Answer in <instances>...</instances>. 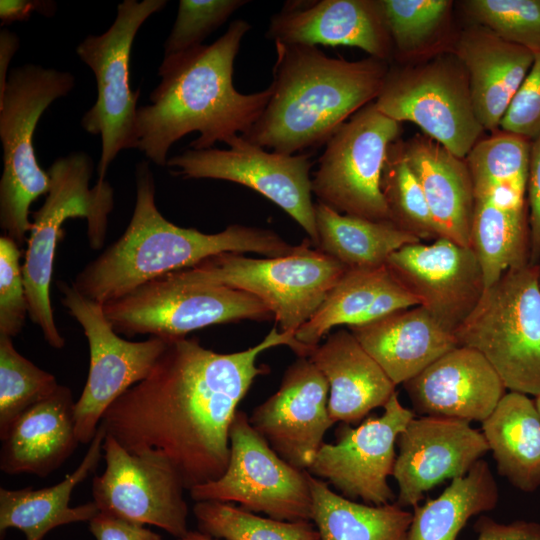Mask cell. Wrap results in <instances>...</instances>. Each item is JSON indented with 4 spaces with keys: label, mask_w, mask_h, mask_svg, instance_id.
Masks as SVG:
<instances>
[{
    "label": "cell",
    "mask_w": 540,
    "mask_h": 540,
    "mask_svg": "<svg viewBox=\"0 0 540 540\" xmlns=\"http://www.w3.org/2000/svg\"><path fill=\"white\" fill-rule=\"evenodd\" d=\"M89 530L96 540H162L145 525L135 524L99 512L90 522Z\"/></svg>",
    "instance_id": "45"
},
{
    "label": "cell",
    "mask_w": 540,
    "mask_h": 540,
    "mask_svg": "<svg viewBox=\"0 0 540 540\" xmlns=\"http://www.w3.org/2000/svg\"><path fill=\"white\" fill-rule=\"evenodd\" d=\"M178 540H219L217 538H214L212 536H209L205 533L197 531H188L183 537L179 538Z\"/></svg>",
    "instance_id": "49"
},
{
    "label": "cell",
    "mask_w": 540,
    "mask_h": 540,
    "mask_svg": "<svg viewBox=\"0 0 540 540\" xmlns=\"http://www.w3.org/2000/svg\"><path fill=\"white\" fill-rule=\"evenodd\" d=\"M530 149L531 140L502 130L480 138L465 157L474 196L492 197L516 207L527 206Z\"/></svg>",
    "instance_id": "35"
},
{
    "label": "cell",
    "mask_w": 540,
    "mask_h": 540,
    "mask_svg": "<svg viewBox=\"0 0 540 540\" xmlns=\"http://www.w3.org/2000/svg\"><path fill=\"white\" fill-rule=\"evenodd\" d=\"M530 229V264H540V134L531 140L526 187Z\"/></svg>",
    "instance_id": "44"
},
{
    "label": "cell",
    "mask_w": 540,
    "mask_h": 540,
    "mask_svg": "<svg viewBox=\"0 0 540 540\" xmlns=\"http://www.w3.org/2000/svg\"><path fill=\"white\" fill-rule=\"evenodd\" d=\"M400 146L423 189L440 238L470 247L475 196L465 159L426 135L400 141Z\"/></svg>",
    "instance_id": "27"
},
{
    "label": "cell",
    "mask_w": 540,
    "mask_h": 540,
    "mask_svg": "<svg viewBox=\"0 0 540 540\" xmlns=\"http://www.w3.org/2000/svg\"><path fill=\"white\" fill-rule=\"evenodd\" d=\"M383 408L380 416H370L355 428L342 423L336 443H323L307 472L348 499L370 505L395 502L388 477L393 473L396 443L416 415L400 402L397 392Z\"/></svg>",
    "instance_id": "17"
},
{
    "label": "cell",
    "mask_w": 540,
    "mask_h": 540,
    "mask_svg": "<svg viewBox=\"0 0 540 540\" xmlns=\"http://www.w3.org/2000/svg\"><path fill=\"white\" fill-rule=\"evenodd\" d=\"M136 202L124 233L75 277L83 296L106 304L163 275L191 268L224 252H254L266 257L290 254L291 245L276 232L234 224L215 234L184 228L167 220L155 201L148 163L136 165Z\"/></svg>",
    "instance_id": "3"
},
{
    "label": "cell",
    "mask_w": 540,
    "mask_h": 540,
    "mask_svg": "<svg viewBox=\"0 0 540 540\" xmlns=\"http://www.w3.org/2000/svg\"><path fill=\"white\" fill-rule=\"evenodd\" d=\"M166 4V0H124L108 30L87 36L76 48L96 79L97 98L84 113L81 126L101 139L99 182L106 180L107 170L120 151L138 148L137 101L141 92L130 88V54L140 27Z\"/></svg>",
    "instance_id": "10"
},
{
    "label": "cell",
    "mask_w": 540,
    "mask_h": 540,
    "mask_svg": "<svg viewBox=\"0 0 540 540\" xmlns=\"http://www.w3.org/2000/svg\"><path fill=\"white\" fill-rule=\"evenodd\" d=\"M230 458L217 480L189 490L195 501L238 503L282 521H311L309 473L282 459L238 410L229 430Z\"/></svg>",
    "instance_id": "13"
},
{
    "label": "cell",
    "mask_w": 540,
    "mask_h": 540,
    "mask_svg": "<svg viewBox=\"0 0 540 540\" xmlns=\"http://www.w3.org/2000/svg\"><path fill=\"white\" fill-rule=\"evenodd\" d=\"M61 302L88 340L90 363L86 383L75 403L80 443H90L107 409L129 388L145 379L169 341L149 337L128 341L119 336L99 304L60 281Z\"/></svg>",
    "instance_id": "14"
},
{
    "label": "cell",
    "mask_w": 540,
    "mask_h": 540,
    "mask_svg": "<svg viewBox=\"0 0 540 540\" xmlns=\"http://www.w3.org/2000/svg\"><path fill=\"white\" fill-rule=\"evenodd\" d=\"M75 403L70 388L60 384L52 395L19 415L1 439L0 470L43 478L60 468L80 443Z\"/></svg>",
    "instance_id": "24"
},
{
    "label": "cell",
    "mask_w": 540,
    "mask_h": 540,
    "mask_svg": "<svg viewBox=\"0 0 540 540\" xmlns=\"http://www.w3.org/2000/svg\"><path fill=\"white\" fill-rule=\"evenodd\" d=\"M102 448L106 466L93 477L91 488L99 512L183 537L189 531L185 487L171 463L132 454L107 434Z\"/></svg>",
    "instance_id": "16"
},
{
    "label": "cell",
    "mask_w": 540,
    "mask_h": 540,
    "mask_svg": "<svg viewBox=\"0 0 540 540\" xmlns=\"http://www.w3.org/2000/svg\"><path fill=\"white\" fill-rule=\"evenodd\" d=\"M59 385L53 374L20 354L12 338L0 335V439L19 415Z\"/></svg>",
    "instance_id": "38"
},
{
    "label": "cell",
    "mask_w": 540,
    "mask_h": 540,
    "mask_svg": "<svg viewBox=\"0 0 540 540\" xmlns=\"http://www.w3.org/2000/svg\"><path fill=\"white\" fill-rule=\"evenodd\" d=\"M308 358L329 384L328 412L334 423H357L384 407L397 392L380 365L348 329L330 334Z\"/></svg>",
    "instance_id": "26"
},
{
    "label": "cell",
    "mask_w": 540,
    "mask_h": 540,
    "mask_svg": "<svg viewBox=\"0 0 540 540\" xmlns=\"http://www.w3.org/2000/svg\"><path fill=\"white\" fill-rule=\"evenodd\" d=\"M75 77L66 71L26 64L12 69L0 95V227L20 247L31 229L30 206L50 187L34 152L33 135L43 112L69 94Z\"/></svg>",
    "instance_id": "6"
},
{
    "label": "cell",
    "mask_w": 540,
    "mask_h": 540,
    "mask_svg": "<svg viewBox=\"0 0 540 540\" xmlns=\"http://www.w3.org/2000/svg\"><path fill=\"white\" fill-rule=\"evenodd\" d=\"M274 45L271 97L241 136L282 154L326 144L342 124L376 100L389 70L387 61L371 56L349 61L313 46Z\"/></svg>",
    "instance_id": "4"
},
{
    "label": "cell",
    "mask_w": 540,
    "mask_h": 540,
    "mask_svg": "<svg viewBox=\"0 0 540 540\" xmlns=\"http://www.w3.org/2000/svg\"><path fill=\"white\" fill-rule=\"evenodd\" d=\"M20 246L10 237L0 238V335L17 336L28 314Z\"/></svg>",
    "instance_id": "42"
},
{
    "label": "cell",
    "mask_w": 540,
    "mask_h": 540,
    "mask_svg": "<svg viewBox=\"0 0 540 540\" xmlns=\"http://www.w3.org/2000/svg\"><path fill=\"white\" fill-rule=\"evenodd\" d=\"M287 345L307 349L273 327L253 347L218 353L196 338L170 341L148 376L107 409L100 425L135 455L168 460L190 490L220 478L230 458L229 430L254 379L266 374L258 356Z\"/></svg>",
    "instance_id": "1"
},
{
    "label": "cell",
    "mask_w": 540,
    "mask_h": 540,
    "mask_svg": "<svg viewBox=\"0 0 540 540\" xmlns=\"http://www.w3.org/2000/svg\"><path fill=\"white\" fill-rule=\"evenodd\" d=\"M304 241L290 254L250 258L224 252L176 271L191 282L213 283L254 295L272 312L281 331L295 335L347 270Z\"/></svg>",
    "instance_id": "8"
},
{
    "label": "cell",
    "mask_w": 540,
    "mask_h": 540,
    "mask_svg": "<svg viewBox=\"0 0 540 540\" xmlns=\"http://www.w3.org/2000/svg\"><path fill=\"white\" fill-rule=\"evenodd\" d=\"M374 104L399 123H414L459 158L465 159L484 132L467 71L453 52L415 66L389 67Z\"/></svg>",
    "instance_id": "11"
},
{
    "label": "cell",
    "mask_w": 540,
    "mask_h": 540,
    "mask_svg": "<svg viewBox=\"0 0 540 540\" xmlns=\"http://www.w3.org/2000/svg\"><path fill=\"white\" fill-rule=\"evenodd\" d=\"M414 413L483 422L506 387L478 351L457 346L403 384Z\"/></svg>",
    "instance_id": "22"
},
{
    "label": "cell",
    "mask_w": 540,
    "mask_h": 540,
    "mask_svg": "<svg viewBox=\"0 0 540 540\" xmlns=\"http://www.w3.org/2000/svg\"><path fill=\"white\" fill-rule=\"evenodd\" d=\"M228 149H187L168 159L174 175L218 179L251 188L284 210L317 242L315 204L312 201L311 154H282L237 135Z\"/></svg>",
    "instance_id": "15"
},
{
    "label": "cell",
    "mask_w": 540,
    "mask_h": 540,
    "mask_svg": "<svg viewBox=\"0 0 540 540\" xmlns=\"http://www.w3.org/2000/svg\"><path fill=\"white\" fill-rule=\"evenodd\" d=\"M499 492L489 464L480 459L451 480L436 498L413 507L405 540H457L467 521L497 506Z\"/></svg>",
    "instance_id": "33"
},
{
    "label": "cell",
    "mask_w": 540,
    "mask_h": 540,
    "mask_svg": "<svg viewBox=\"0 0 540 540\" xmlns=\"http://www.w3.org/2000/svg\"><path fill=\"white\" fill-rule=\"evenodd\" d=\"M417 305L418 301L398 282L386 264L376 268L347 269L294 337L311 353L336 326L369 323Z\"/></svg>",
    "instance_id": "28"
},
{
    "label": "cell",
    "mask_w": 540,
    "mask_h": 540,
    "mask_svg": "<svg viewBox=\"0 0 540 540\" xmlns=\"http://www.w3.org/2000/svg\"><path fill=\"white\" fill-rule=\"evenodd\" d=\"M19 38L7 29L0 32V95L4 92L8 80L9 64L19 47Z\"/></svg>",
    "instance_id": "48"
},
{
    "label": "cell",
    "mask_w": 540,
    "mask_h": 540,
    "mask_svg": "<svg viewBox=\"0 0 540 540\" xmlns=\"http://www.w3.org/2000/svg\"><path fill=\"white\" fill-rule=\"evenodd\" d=\"M103 309L118 334H147L169 342L216 324L273 317L254 295L224 285L187 281L176 272L142 284L104 304Z\"/></svg>",
    "instance_id": "9"
},
{
    "label": "cell",
    "mask_w": 540,
    "mask_h": 540,
    "mask_svg": "<svg viewBox=\"0 0 540 540\" xmlns=\"http://www.w3.org/2000/svg\"><path fill=\"white\" fill-rule=\"evenodd\" d=\"M461 6L472 24L508 42L540 49V0H466Z\"/></svg>",
    "instance_id": "40"
},
{
    "label": "cell",
    "mask_w": 540,
    "mask_h": 540,
    "mask_svg": "<svg viewBox=\"0 0 540 540\" xmlns=\"http://www.w3.org/2000/svg\"><path fill=\"white\" fill-rule=\"evenodd\" d=\"M401 123L369 103L350 117L325 144L312 178V193L335 211L373 221H390L381 191L389 147Z\"/></svg>",
    "instance_id": "12"
},
{
    "label": "cell",
    "mask_w": 540,
    "mask_h": 540,
    "mask_svg": "<svg viewBox=\"0 0 540 540\" xmlns=\"http://www.w3.org/2000/svg\"><path fill=\"white\" fill-rule=\"evenodd\" d=\"M534 401H535L536 407H537V409H538V412H539V414H540V395L537 396V397H535V400H534Z\"/></svg>",
    "instance_id": "50"
},
{
    "label": "cell",
    "mask_w": 540,
    "mask_h": 540,
    "mask_svg": "<svg viewBox=\"0 0 540 540\" xmlns=\"http://www.w3.org/2000/svg\"><path fill=\"white\" fill-rule=\"evenodd\" d=\"M55 7L56 5L52 1L1 0V23L8 24L15 21L27 20L33 12H39L46 16H52L55 11Z\"/></svg>",
    "instance_id": "47"
},
{
    "label": "cell",
    "mask_w": 540,
    "mask_h": 540,
    "mask_svg": "<svg viewBox=\"0 0 540 540\" xmlns=\"http://www.w3.org/2000/svg\"><path fill=\"white\" fill-rule=\"evenodd\" d=\"M249 2L180 0L175 22L164 43L163 60H170L203 45L204 39Z\"/></svg>",
    "instance_id": "41"
},
{
    "label": "cell",
    "mask_w": 540,
    "mask_h": 540,
    "mask_svg": "<svg viewBox=\"0 0 540 540\" xmlns=\"http://www.w3.org/2000/svg\"><path fill=\"white\" fill-rule=\"evenodd\" d=\"M452 3L448 0H378L393 50L401 56L422 51L446 22Z\"/></svg>",
    "instance_id": "39"
},
{
    "label": "cell",
    "mask_w": 540,
    "mask_h": 540,
    "mask_svg": "<svg viewBox=\"0 0 540 540\" xmlns=\"http://www.w3.org/2000/svg\"><path fill=\"white\" fill-rule=\"evenodd\" d=\"M476 540H540V524L517 520L509 524L481 515L474 524Z\"/></svg>",
    "instance_id": "46"
},
{
    "label": "cell",
    "mask_w": 540,
    "mask_h": 540,
    "mask_svg": "<svg viewBox=\"0 0 540 540\" xmlns=\"http://www.w3.org/2000/svg\"><path fill=\"white\" fill-rule=\"evenodd\" d=\"M265 36L287 45L357 47L387 62L394 52L378 0L287 1Z\"/></svg>",
    "instance_id": "21"
},
{
    "label": "cell",
    "mask_w": 540,
    "mask_h": 540,
    "mask_svg": "<svg viewBox=\"0 0 540 540\" xmlns=\"http://www.w3.org/2000/svg\"><path fill=\"white\" fill-rule=\"evenodd\" d=\"M198 530L223 540H321L311 521H282L220 501L193 506Z\"/></svg>",
    "instance_id": "36"
},
{
    "label": "cell",
    "mask_w": 540,
    "mask_h": 540,
    "mask_svg": "<svg viewBox=\"0 0 540 540\" xmlns=\"http://www.w3.org/2000/svg\"><path fill=\"white\" fill-rule=\"evenodd\" d=\"M106 436L99 425L97 433L80 464L65 478L52 486L34 489L0 488V536L9 529H18L26 540H43L53 529L79 522H90L99 509L92 500L71 507L73 490L97 469L103 456V442Z\"/></svg>",
    "instance_id": "29"
},
{
    "label": "cell",
    "mask_w": 540,
    "mask_h": 540,
    "mask_svg": "<svg viewBox=\"0 0 540 540\" xmlns=\"http://www.w3.org/2000/svg\"><path fill=\"white\" fill-rule=\"evenodd\" d=\"M481 353L506 389L540 395V264L509 269L487 287L455 330Z\"/></svg>",
    "instance_id": "7"
},
{
    "label": "cell",
    "mask_w": 540,
    "mask_h": 540,
    "mask_svg": "<svg viewBox=\"0 0 540 540\" xmlns=\"http://www.w3.org/2000/svg\"><path fill=\"white\" fill-rule=\"evenodd\" d=\"M505 112L499 129L533 140L540 134V49Z\"/></svg>",
    "instance_id": "43"
},
{
    "label": "cell",
    "mask_w": 540,
    "mask_h": 540,
    "mask_svg": "<svg viewBox=\"0 0 540 540\" xmlns=\"http://www.w3.org/2000/svg\"><path fill=\"white\" fill-rule=\"evenodd\" d=\"M47 172L50 187L43 205L32 214L22 272L30 319L51 347L62 349L65 339L56 326L50 299L54 255L62 225L68 218H85L90 246L102 247L114 205L113 188L107 180L89 187L93 161L84 152L56 159Z\"/></svg>",
    "instance_id": "5"
},
{
    "label": "cell",
    "mask_w": 540,
    "mask_h": 540,
    "mask_svg": "<svg viewBox=\"0 0 540 540\" xmlns=\"http://www.w3.org/2000/svg\"><path fill=\"white\" fill-rule=\"evenodd\" d=\"M312 519L321 540H405L412 512L395 502L357 503L309 473Z\"/></svg>",
    "instance_id": "32"
},
{
    "label": "cell",
    "mask_w": 540,
    "mask_h": 540,
    "mask_svg": "<svg viewBox=\"0 0 540 540\" xmlns=\"http://www.w3.org/2000/svg\"><path fill=\"white\" fill-rule=\"evenodd\" d=\"M386 266L419 305L453 333L485 289L472 248L445 238L405 245L389 256Z\"/></svg>",
    "instance_id": "18"
},
{
    "label": "cell",
    "mask_w": 540,
    "mask_h": 540,
    "mask_svg": "<svg viewBox=\"0 0 540 540\" xmlns=\"http://www.w3.org/2000/svg\"><path fill=\"white\" fill-rule=\"evenodd\" d=\"M328 397L323 374L308 357H298L279 389L252 411L249 422L282 459L307 471L334 424Z\"/></svg>",
    "instance_id": "19"
},
{
    "label": "cell",
    "mask_w": 540,
    "mask_h": 540,
    "mask_svg": "<svg viewBox=\"0 0 540 540\" xmlns=\"http://www.w3.org/2000/svg\"><path fill=\"white\" fill-rule=\"evenodd\" d=\"M381 191L390 222L419 241L440 238L423 189L403 157L400 140L388 150L381 177Z\"/></svg>",
    "instance_id": "37"
},
{
    "label": "cell",
    "mask_w": 540,
    "mask_h": 540,
    "mask_svg": "<svg viewBox=\"0 0 540 540\" xmlns=\"http://www.w3.org/2000/svg\"><path fill=\"white\" fill-rule=\"evenodd\" d=\"M348 330L396 386L459 346L454 333L420 305L348 327Z\"/></svg>",
    "instance_id": "25"
},
{
    "label": "cell",
    "mask_w": 540,
    "mask_h": 540,
    "mask_svg": "<svg viewBox=\"0 0 540 540\" xmlns=\"http://www.w3.org/2000/svg\"><path fill=\"white\" fill-rule=\"evenodd\" d=\"M481 432L501 476L523 492L540 487V414L534 400L506 393Z\"/></svg>",
    "instance_id": "30"
},
{
    "label": "cell",
    "mask_w": 540,
    "mask_h": 540,
    "mask_svg": "<svg viewBox=\"0 0 540 540\" xmlns=\"http://www.w3.org/2000/svg\"><path fill=\"white\" fill-rule=\"evenodd\" d=\"M470 247L481 266L485 289L509 269L530 264L528 206L475 197Z\"/></svg>",
    "instance_id": "34"
},
{
    "label": "cell",
    "mask_w": 540,
    "mask_h": 540,
    "mask_svg": "<svg viewBox=\"0 0 540 540\" xmlns=\"http://www.w3.org/2000/svg\"><path fill=\"white\" fill-rule=\"evenodd\" d=\"M392 476L398 486L395 503L414 507L424 494L446 479L462 477L489 451L469 422L439 416L414 417L397 439Z\"/></svg>",
    "instance_id": "20"
},
{
    "label": "cell",
    "mask_w": 540,
    "mask_h": 540,
    "mask_svg": "<svg viewBox=\"0 0 540 540\" xmlns=\"http://www.w3.org/2000/svg\"><path fill=\"white\" fill-rule=\"evenodd\" d=\"M316 249L334 258L346 269L376 268L401 247L421 242L390 221H373L342 214L315 204Z\"/></svg>",
    "instance_id": "31"
},
{
    "label": "cell",
    "mask_w": 540,
    "mask_h": 540,
    "mask_svg": "<svg viewBox=\"0 0 540 540\" xmlns=\"http://www.w3.org/2000/svg\"><path fill=\"white\" fill-rule=\"evenodd\" d=\"M453 53L467 71L479 123L495 133L533 64V51L472 24L458 37Z\"/></svg>",
    "instance_id": "23"
},
{
    "label": "cell",
    "mask_w": 540,
    "mask_h": 540,
    "mask_svg": "<svg viewBox=\"0 0 540 540\" xmlns=\"http://www.w3.org/2000/svg\"><path fill=\"white\" fill-rule=\"evenodd\" d=\"M250 29L246 20H234L212 44L162 60L150 104L137 111V149L151 162L167 165L171 146L189 133H199L191 149H210L256 123L271 97L270 86L243 94L233 84L234 61Z\"/></svg>",
    "instance_id": "2"
}]
</instances>
